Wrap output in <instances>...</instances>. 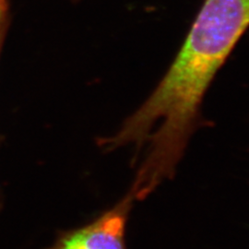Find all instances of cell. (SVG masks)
I'll use <instances>...</instances> for the list:
<instances>
[{"mask_svg": "<svg viewBox=\"0 0 249 249\" xmlns=\"http://www.w3.org/2000/svg\"><path fill=\"white\" fill-rule=\"evenodd\" d=\"M134 196L129 195L94 222L66 231L47 249H126L125 225Z\"/></svg>", "mask_w": 249, "mask_h": 249, "instance_id": "2", "label": "cell"}, {"mask_svg": "<svg viewBox=\"0 0 249 249\" xmlns=\"http://www.w3.org/2000/svg\"><path fill=\"white\" fill-rule=\"evenodd\" d=\"M249 28V0H205L168 71L113 141L143 150L136 184L151 194L175 177L216 74Z\"/></svg>", "mask_w": 249, "mask_h": 249, "instance_id": "1", "label": "cell"}, {"mask_svg": "<svg viewBox=\"0 0 249 249\" xmlns=\"http://www.w3.org/2000/svg\"><path fill=\"white\" fill-rule=\"evenodd\" d=\"M6 11H7L6 0H0V28L4 23V19L6 17Z\"/></svg>", "mask_w": 249, "mask_h": 249, "instance_id": "3", "label": "cell"}]
</instances>
